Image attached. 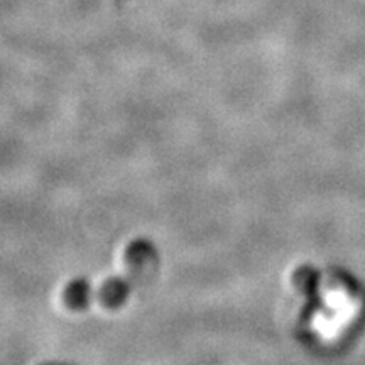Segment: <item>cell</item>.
<instances>
[{"instance_id": "cell-1", "label": "cell", "mask_w": 365, "mask_h": 365, "mask_svg": "<svg viewBox=\"0 0 365 365\" xmlns=\"http://www.w3.org/2000/svg\"><path fill=\"white\" fill-rule=\"evenodd\" d=\"M125 262L134 277H148L158 266V252L150 242H134L125 252Z\"/></svg>"}, {"instance_id": "cell-2", "label": "cell", "mask_w": 365, "mask_h": 365, "mask_svg": "<svg viewBox=\"0 0 365 365\" xmlns=\"http://www.w3.org/2000/svg\"><path fill=\"white\" fill-rule=\"evenodd\" d=\"M129 293V282L120 279V277H112V279L105 281L102 287H100V301L107 308H118L125 303Z\"/></svg>"}, {"instance_id": "cell-3", "label": "cell", "mask_w": 365, "mask_h": 365, "mask_svg": "<svg viewBox=\"0 0 365 365\" xmlns=\"http://www.w3.org/2000/svg\"><path fill=\"white\" fill-rule=\"evenodd\" d=\"M91 289L88 281L76 279L70 282L65 289V303L71 309H85L90 303Z\"/></svg>"}]
</instances>
